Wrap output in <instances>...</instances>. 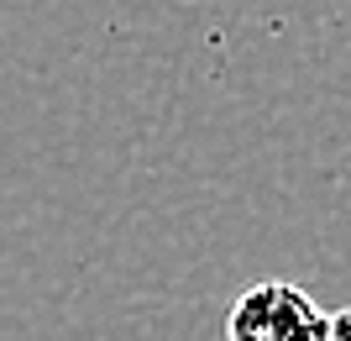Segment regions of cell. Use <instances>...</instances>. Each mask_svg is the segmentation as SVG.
I'll use <instances>...</instances> for the list:
<instances>
[{
  "label": "cell",
  "mask_w": 351,
  "mask_h": 341,
  "mask_svg": "<svg viewBox=\"0 0 351 341\" xmlns=\"http://www.w3.org/2000/svg\"><path fill=\"white\" fill-rule=\"evenodd\" d=\"M226 336H236V341H325V310L293 283H257L231 305Z\"/></svg>",
  "instance_id": "obj_1"
},
{
  "label": "cell",
  "mask_w": 351,
  "mask_h": 341,
  "mask_svg": "<svg viewBox=\"0 0 351 341\" xmlns=\"http://www.w3.org/2000/svg\"><path fill=\"white\" fill-rule=\"evenodd\" d=\"M325 341H351V310L325 315Z\"/></svg>",
  "instance_id": "obj_2"
}]
</instances>
